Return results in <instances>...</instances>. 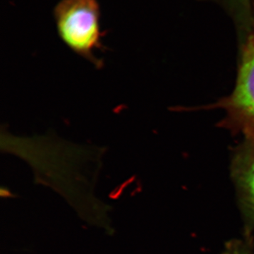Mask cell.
<instances>
[{
  "mask_svg": "<svg viewBox=\"0 0 254 254\" xmlns=\"http://www.w3.org/2000/svg\"><path fill=\"white\" fill-rule=\"evenodd\" d=\"M230 175L243 220L244 236L254 237V142L243 139L232 149Z\"/></svg>",
  "mask_w": 254,
  "mask_h": 254,
  "instance_id": "3",
  "label": "cell"
},
{
  "mask_svg": "<svg viewBox=\"0 0 254 254\" xmlns=\"http://www.w3.org/2000/svg\"><path fill=\"white\" fill-rule=\"evenodd\" d=\"M99 9L95 0H64L55 11L58 34L75 54L103 67L104 63L95 53L104 48L101 42Z\"/></svg>",
  "mask_w": 254,
  "mask_h": 254,
  "instance_id": "2",
  "label": "cell"
},
{
  "mask_svg": "<svg viewBox=\"0 0 254 254\" xmlns=\"http://www.w3.org/2000/svg\"><path fill=\"white\" fill-rule=\"evenodd\" d=\"M201 108L223 110L225 117L219 126L254 142V12L252 19L243 26L233 91L228 96Z\"/></svg>",
  "mask_w": 254,
  "mask_h": 254,
  "instance_id": "1",
  "label": "cell"
},
{
  "mask_svg": "<svg viewBox=\"0 0 254 254\" xmlns=\"http://www.w3.org/2000/svg\"><path fill=\"white\" fill-rule=\"evenodd\" d=\"M221 254H254V237L244 236L228 241Z\"/></svg>",
  "mask_w": 254,
  "mask_h": 254,
  "instance_id": "4",
  "label": "cell"
},
{
  "mask_svg": "<svg viewBox=\"0 0 254 254\" xmlns=\"http://www.w3.org/2000/svg\"><path fill=\"white\" fill-rule=\"evenodd\" d=\"M234 1L237 3V6L240 9H243L246 17H249L252 14L251 11L250 0H234Z\"/></svg>",
  "mask_w": 254,
  "mask_h": 254,
  "instance_id": "5",
  "label": "cell"
}]
</instances>
